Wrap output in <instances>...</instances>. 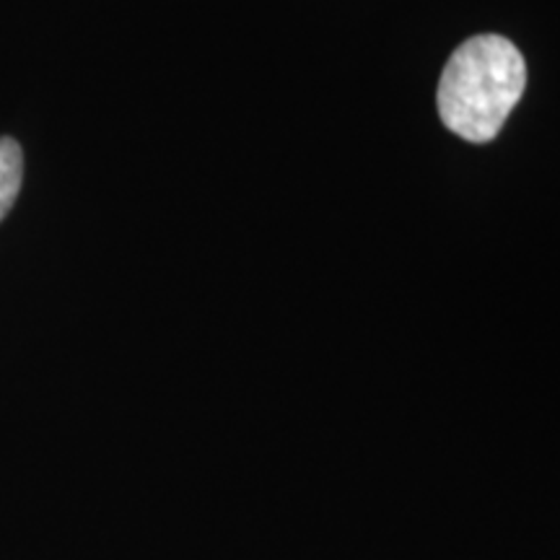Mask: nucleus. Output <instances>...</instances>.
<instances>
[{
    "mask_svg": "<svg viewBox=\"0 0 560 560\" xmlns=\"http://www.w3.org/2000/svg\"><path fill=\"white\" fill-rule=\"evenodd\" d=\"M527 86V66L514 42L499 34L467 39L446 62L439 83V115L470 143L499 136Z\"/></svg>",
    "mask_w": 560,
    "mask_h": 560,
    "instance_id": "nucleus-1",
    "label": "nucleus"
},
{
    "mask_svg": "<svg viewBox=\"0 0 560 560\" xmlns=\"http://www.w3.org/2000/svg\"><path fill=\"white\" fill-rule=\"evenodd\" d=\"M24 179V156L13 138H0V221L9 215Z\"/></svg>",
    "mask_w": 560,
    "mask_h": 560,
    "instance_id": "nucleus-2",
    "label": "nucleus"
}]
</instances>
